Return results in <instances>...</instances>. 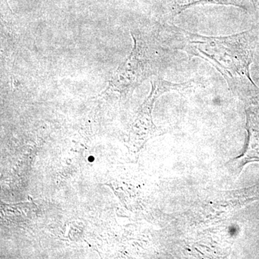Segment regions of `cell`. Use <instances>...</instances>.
I'll return each instance as SVG.
<instances>
[{"mask_svg":"<svg viewBox=\"0 0 259 259\" xmlns=\"http://www.w3.org/2000/svg\"><path fill=\"white\" fill-rule=\"evenodd\" d=\"M182 50L200 58L217 69L231 90L255 87L250 74L255 38L251 30L229 36H204L177 28Z\"/></svg>","mask_w":259,"mask_h":259,"instance_id":"1","label":"cell"},{"mask_svg":"<svg viewBox=\"0 0 259 259\" xmlns=\"http://www.w3.org/2000/svg\"><path fill=\"white\" fill-rule=\"evenodd\" d=\"M131 34L134 40V48L109 83V88L121 93L134 90L153 73V59L147 46L133 32Z\"/></svg>","mask_w":259,"mask_h":259,"instance_id":"2","label":"cell"},{"mask_svg":"<svg viewBox=\"0 0 259 259\" xmlns=\"http://www.w3.org/2000/svg\"><path fill=\"white\" fill-rule=\"evenodd\" d=\"M252 3V0H175L177 13H181L190 7L199 4L232 5L247 9Z\"/></svg>","mask_w":259,"mask_h":259,"instance_id":"3","label":"cell"},{"mask_svg":"<svg viewBox=\"0 0 259 259\" xmlns=\"http://www.w3.org/2000/svg\"><path fill=\"white\" fill-rule=\"evenodd\" d=\"M257 8H258V11H259V2L257 3Z\"/></svg>","mask_w":259,"mask_h":259,"instance_id":"4","label":"cell"}]
</instances>
